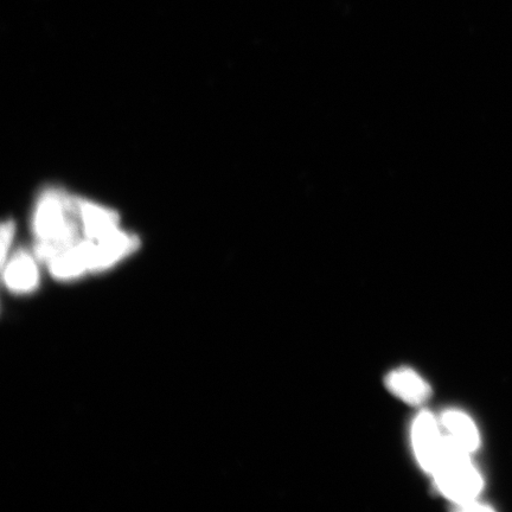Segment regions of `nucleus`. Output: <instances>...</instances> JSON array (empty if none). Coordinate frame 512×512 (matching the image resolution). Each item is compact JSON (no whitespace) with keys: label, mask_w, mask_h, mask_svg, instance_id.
I'll use <instances>...</instances> for the list:
<instances>
[{"label":"nucleus","mask_w":512,"mask_h":512,"mask_svg":"<svg viewBox=\"0 0 512 512\" xmlns=\"http://www.w3.org/2000/svg\"><path fill=\"white\" fill-rule=\"evenodd\" d=\"M470 454L446 434L440 462L432 475L441 494L457 504L476 501L483 489V479L472 465Z\"/></svg>","instance_id":"1"},{"label":"nucleus","mask_w":512,"mask_h":512,"mask_svg":"<svg viewBox=\"0 0 512 512\" xmlns=\"http://www.w3.org/2000/svg\"><path fill=\"white\" fill-rule=\"evenodd\" d=\"M412 439L420 466L433 475L443 453L445 435L441 434L438 421L431 413L422 412L416 416Z\"/></svg>","instance_id":"2"},{"label":"nucleus","mask_w":512,"mask_h":512,"mask_svg":"<svg viewBox=\"0 0 512 512\" xmlns=\"http://www.w3.org/2000/svg\"><path fill=\"white\" fill-rule=\"evenodd\" d=\"M140 245L137 236L120 229L100 240H91L89 272H102L136 252Z\"/></svg>","instance_id":"3"},{"label":"nucleus","mask_w":512,"mask_h":512,"mask_svg":"<svg viewBox=\"0 0 512 512\" xmlns=\"http://www.w3.org/2000/svg\"><path fill=\"white\" fill-rule=\"evenodd\" d=\"M76 202H78L82 233L86 239L100 240L119 229V216L114 210L85 200Z\"/></svg>","instance_id":"4"},{"label":"nucleus","mask_w":512,"mask_h":512,"mask_svg":"<svg viewBox=\"0 0 512 512\" xmlns=\"http://www.w3.org/2000/svg\"><path fill=\"white\" fill-rule=\"evenodd\" d=\"M36 258V256H35ZM34 256L27 252H19L4 265V281L9 290L15 293L35 291L40 283V272Z\"/></svg>","instance_id":"5"},{"label":"nucleus","mask_w":512,"mask_h":512,"mask_svg":"<svg viewBox=\"0 0 512 512\" xmlns=\"http://www.w3.org/2000/svg\"><path fill=\"white\" fill-rule=\"evenodd\" d=\"M386 382L390 392L409 405H422L431 395L428 383L412 369H396L388 375Z\"/></svg>","instance_id":"6"},{"label":"nucleus","mask_w":512,"mask_h":512,"mask_svg":"<svg viewBox=\"0 0 512 512\" xmlns=\"http://www.w3.org/2000/svg\"><path fill=\"white\" fill-rule=\"evenodd\" d=\"M443 426L454 443L466 452H475L479 446V433L473 421L463 412L447 411L441 418Z\"/></svg>","instance_id":"7"},{"label":"nucleus","mask_w":512,"mask_h":512,"mask_svg":"<svg viewBox=\"0 0 512 512\" xmlns=\"http://www.w3.org/2000/svg\"><path fill=\"white\" fill-rule=\"evenodd\" d=\"M16 224L14 221H6L2 226V264L5 265L10 251L12 240L15 238Z\"/></svg>","instance_id":"8"}]
</instances>
